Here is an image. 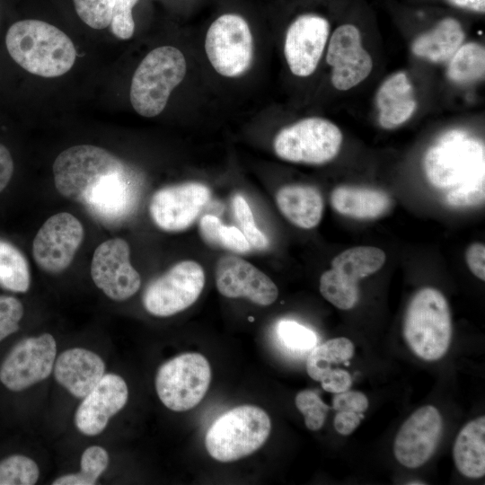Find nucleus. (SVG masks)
I'll return each mask as SVG.
<instances>
[{
	"mask_svg": "<svg viewBox=\"0 0 485 485\" xmlns=\"http://www.w3.org/2000/svg\"><path fill=\"white\" fill-rule=\"evenodd\" d=\"M277 334L285 347L296 352L312 350L318 341L314 331L291 320L280 321Z\"/></svg>",
	"mask_w": 485,
	"mask_h": 485,
	"instance_id": "obj_34",
	"label": "nucleus"
},
{
	"mask_svg": "<svg viewBox=\"0 0 485 485\" xmlns=\"http://www.w3.org/2000/svg\"><path fill=\"white\" fill-rule=\"evenodd\" d=\"M24 308L17 298L0 295V342L19 330Z\"/></svg>",
	"mask_w": 485,
	"mask_h": 485,
	"instance_id": "obj_38",
	"label": "nucleus"
},
{
	"mask_svg": "<svg viewBox=\"0 0 485 485\" xmlns=\"http://www.w3.org/2000/svg\"><path fill=\"white\" fill-rule=\"evenodd\" d=\"M13 173V161L9 150L0 144V192L7 186Z\"/></svg>",
	"mask_w": 485,
	"mask_h": 485,
	"instance_id": "obj_46",
	"label": "nucleus"
},
{
	"mask_svg": "<svg viewBox=\"0 0 485 485\" xmlns=\"http://www.w3.org/2000/svg\"><path fill=\"white\" fill-rule=\"evenodd\" d=\"M39 477L37 463L28 456L13 454L0 462V485H33Z\"/></svg>",
	"mask_w": 485,
	"mask_h": 485,
	"instance_id": "obj_33",
	"label": "nucleus"
},
{
	"mask_svg": "<svg viewBox=\"0 0 485 485\" xmlns=\"http://www.w3.org/2000/svg\"><path fill=\"white\" fill-rule=\"evenodd\" d=\"M353 355L354 344L348 339L340 337L329 340L311 350L306 361L307 374L320 382L334 365L344 364Z\"/></svg>",
	"mask_w": 485,
	"mask_h": 485,
	"instance_id": "obj_28",
	"label": "nucleus"
},
{
	"mask_svg": "<svg viewBox=\"0 0 485 485\" xmlns=\"http://www.w3.org/2000/svg\"><path fill=\"white\" fill-rule=\"evenodd\" d=\"M465 260L471 272L481 279L485 280V246L481 242L471 244L466 250Z\"/></svg>",
	"mask_w": 485,
	"mask_h": 485,
	"instance_id": "obj_43",
	"label": "nucleus"
},
{
	"mask_svg": "<svg viewBox=\"0 0 485 485\" xmlns=\"http://www.w3.org/2000/svg\"><path fill=\"white\" fill-rule=\"evenodd\" d=\"M138 186L126 165L102 177L85 194L81 204L90 215L107 226L127 219L136 207Z\"/></svg>",
	"mask_w": 485,
	"mask_h": 485,
	"instance_id": "obj_15",
	"label": "nucleus"
},
{
	"mask_svg": "<svg viewBox=\"0 0 485 485\" xmlns=\"http://www.w3.org/2000/svg\"><path fill=\"white\" fill-rule=\"evenodd\" d=\"M109 464L107 451L99 445L87 447L82 454L80 471L60 476L54 480L53 485H93L106 471Z\"/></svg>",
	"mask_w": 485,
	"mask_h": 485,
	"instance_id": "obj_31",
	"label": "nucleus"
},
{
	"mask_svg": "<svg viewBox=\"0 0 485 485\" xmlns=\"http://www.w3.org/2000/svg\"><path fill=\"white\" fill-rule=\"evenodd\" d=\"M298 410L304 417V423L312 431L319 430L324 424L330 406L313 390L299 392L295 399Z\"/></svg>",
	"mask_w": 485,
	"mask_h": 485,
	"instance_id": "obj_36",
	"label": "nucleus"
},
{
	"mask_svg": "<svg viewBox=\"0 0 485 485\" xmlns=\"http://www.w3.org/2000/svg\"><path fill=\"white\" fill-rule=\"evenodd\" d=\"M234 216L251 247L264 250L269 245L266 235L256 226L252 211L246 199L240 194L233 198Z\"/></svg>",
	"mask_w": 485,
	"mask_h": 485,
	"instance_id": "obj_35",
	"label": "nucleus"
},
{
	"mask_svg": "<svg viewBox=\"0 0 485 485\" xmlns=\"http://www.w3.org/2000/svg\"><path fill=\"white\" fill-rule=\"evenodd\" d=\"M186 70L185 57L175 47L162 46L150 51L132 77L130 101L134 110L146 118L160 114Z\"/></svg>",
	"mask_w": 485,
	"mask_h": 485,
	"instance_id": "obj_5",
	"label": "nucleus"
},
{
	"mask_svg": "<svg viewBox=\"0 0 485 485\" xmlns=\"http://www.w3.org/2000/svg\"><path fill=\"white\" fill-rule=\"evenodd\" d=\"M128 398L125 380L115 374H105L78 406L75 414L76 428L85 436L101 434L110 419L126 405Z\"/></svg>",
	"mask_w": 485,
	"mask_h": 485,
	"instance_id": "obj_20",
	"label": "nucleus"
},
{
	"mask_svg": "<svg viewBox=\"0 0 485 485\" xmlns=\"http://www.w3.org/2000/svg\"><path fill=\"white\" fill-rule=\"evenodd\" d=\"M423 167L433 187L447 190L448 206L469 207L484 203V145L467 131L454 128L439 136L427 150Z\"/></svg>",
	"mask_w": 485,
	"mask_h": 485,
	"instance_id": "obj_1",
	"label": "nucleus"
},
{
	"mask_svg": "<svg viewBox=\"0 0 485 485\" xmlns=\"http://www.w3.org/2000/svg\"><path fill=\"white\" fill-rule=\"evenodd\" d=\"M403 335L419 357L435 361L445 356L452 339V319L439 290L424 287L412 296L405 313Z\"/></svg>",
	"mask_w": 485,
	"mask_h": 485,
	"instance_id": "obj_3",
	"label": "nucleus"
},
{
	"mask_svg": "<svg viewBox=\"0 0 485 485\" xmlns=\"http://www.w3.org/2000/svg\"><path fill=\"white\" fill-rule=\"evenodd\" d=\"M452 4L470 9L472 11L484 13L485 10V0H447Z\"/></svg>",
	"mask_w": 485,
	"mask_h": 485,
	"instance_id": "obj_47",
	"label": "nucleus"
},
{
	"mask_svg": "<svg viewBox=\"0 0 485 485\" xmlns=\"http://www.w3.org/2000/svg\"><path fill=\"white\" fill-rule=\"evenodd\" d=\"M368 408L366 396L357 391H346L335 393L332 398V409L336 411L349 410L357 413H364Z\"/></svg>",
	"mask_w": 485,
	"mask_h": 485,
	"instance_id": "obj_40",
	"label": "nucleus"
},
{
	"mask_svg": "<svg viewBox=\"0 0 485 485\" xmlns=\"http://www.w3.org/2000/svg\"><path fill=\"white\" fill-rule=\"evenodd\" d=\"M465 38L461 23L454 18L441 20L432 30L419 35L412 43V52L434 63L449 60Z\"/></svg>",
	"mask_w": 485,
	"mask_h": 485,
	"instance_id": "obj_25",
	"label": "nucleus"
},
{
	"mask_svg": "<svg viewBox=\"0 0 485 485\" xmlns=\"http://www.w3.org/2000/svg\"><path fill=\"white\" fill-rule=\"evenodd\" d=\"M124 166L119 158L101 147L74 146L61 152L54 161L55 186L63 197L81 203L102 177Z\"/></svg>",
	"mask_w": 485,
	"mask_h": 485,
	"instance_id": "obj_6",
	"label": "nucleus"
},
{
	"mask_svg": "<svg viewBox=\"0 0 485 485\" xmlns=\"http://www.w3.org/2000/svg\"><path fill=\"white\" fill-rule=\"evenodd\" d=\"M271 422L267 412L254 405H241L220 415L205 436L208 454L228 463L246 457L263 445Z\"/></svg>",
	"mask_w": 485,
	"mask_h": 485,
	"instance_id": "obj_4",
	"label": "nucleus"
},
{
	"mask_svg": "<svg viewBox=\"0 0 485 485\" xmlns=\"http://www.w3.org/2000/svg\"><path fill=\"white\" fill-rule=\"evenodd\" d=\"M210 198L203 183L190 181L160 189L153 195L150 216L157 227L165 232H181L197 219Z\"/></svg>",
	"mask_w": 485,
	"mask_h": 485,
	"instance_id": "obj_14",
	"label": "nucleus"
},
{
	"mask_svg": "<svg viewBox=\"0 0 485 485\" xmlns=\"http://www.w3.org/2000/svg\"><path fill=\"white\" fill-rule=\"evenodd\" d=\"M0 285L13 292L24 293L31 285L28 262L13 244L0 240Z\"/></svg>",
	"mask_w": 485,
	"mask_h": 485,
	"instance_id": "obj_29",
	"label": "nucleus"
},
{
	"mask_svg": "<svg viewBox=\"0 0 485 485\" xmlns=\"http://www.w3.org/2000/svg\"><path fill=\"white\" fill-rule=\"evenodd\" d=\"M204 286L205 272L201 265L191 260H182L146 287L143 304L154 316H172L192 305Z\"/></svg>",
	"mask_w": 485,
	"mask_h": 485,
	"instance_id": "obj_9",
	"label": "nucleus"
},
{
	"mask_svg": "<svg viewBox=\"0 0 485 485\" xmlns=\"http://www.w3.org/2000/svg\"><path fill=\"white\" fill-rule=\"evenodd\" d=\"M362 419L364 413L339 410L334 418V428L339 434L348 436L359 426Z\"/></svg>",
	"mask_w": 485,
	"mask_h": 485,
	"instance_id": "obj_45",
	"label": "nucleus"
},
{
	"mask_svg": "<svg viewBox=\"0 0 485 485\" xmlns=\"http://www.w3.org/2000/svg\"><path fill=\"white\" fill-rule=\"evenodd\" d=\"M137 1L115 0L110 25L117 38L128 40L132 37L135 30L132 9Z\"/></svg>",
	"mask_w": 485,
	"mask_h": 485,
	"instance_id": "obj_39",
	"label": "nucleus"
},
{
	"mask_svg": "<svg viewBox=\"0 0 485 485\" xmlns=\"http://www.w3.org/2000/svg\"><path fill=\"white\" fill-rule=\"evenodd\" d=\"M210 381L211 369L207 359L198 353H184L159 367L155 390L166 408L185 411L201 401Z\"/></svg>",
	"mask_w": 485,
	"mask_h": 485,
	"instance_id": "obj_8",
	"label": "nucleus"
},
{
	"mask_svg": "<svg viewBox=\"0 0 485 485\" xmlns=\"http://www.w3.org/2000/svg\"><path fill=\"white\" fill-rule=\"evenodd\" d=\"M218 292L228 298L244 297L251 302L268 306L278 295L272 279L251 262L234 255L218 259L215 269Z\"/></svg>",
	"mask_w": 485,
	"mask_h": 485,
	"instance_id": "obj_16",
	"label": "nucleus"
},
{
	"mask_svg": "<svg viewBox=\"0 0 485 485\" xmlns=\"http://www.w3.org/2000/svg\"><path fill=\"white\" fill-rule=\"evenodd\" d=\"M447 76L456 83H470L484 76L485 49L476 42L462 44L449 59Z\"/></svg>",
	"mask_w": 485,
	"mask_h": 485,
	"instance_id": "obj_30",
	"label": "nucleus"
},
{
	"mask_svg": "<svg viewBox=\"0 0 485 485\" xmlns=\"http://www.w3.org/2000/svg\"><path fill=\"white\" fill-rule=\"evenodd\" d=\"M5 45L20 66L42 77L66 74L76 57L70 38L56 26L39 20H22L11 25Z\"/></svg>",
	"mask_w": 485,
	"mask_h": 485,
	"instance_id": "obj_2",
	"label": "nucleus"
},
{
	"mask_svg": "<svg viewBox=\"0 0 485 485\" xmlns=\"http://www.w3.org/2000/svg\"><path fill=\"white\" fill-rule=\"evenodd\" d=\"M386 260L385 252L377 247L357 246L347 249L331 260V269L348 284L358 286V281L375 273Z\"/></svg>",
	"mask_w": 485,
	"mask_h": 485,
	"instance_id": "obj_27",
	"label": "nucleus"
},
{
	"mask_svg": "<svg viewBox=\"0 0 485 485\" xmlns=\"http://www.w3.org/2000/svg\"><path fill=\"white\" fill-rule=\"evenodd\" d=\"M223 223L214 215H205L199 221L202 239L210 246L220 248V230Z\"/></svg>",
	"mask_w": 485,
	"mask_h": 485,
	"instance_id": "obj_44",
	"label": "nucleus"
},
{
	"mask_svg": "<svg viewBox=\"0 0 485 485\" xmlns=\"http://www.w3.org/2000/svg\"><path fill=\"white\" fill-rule=\"evenodd\" d=\"M320 383L324 391L331 393H340L349 390L352 385V377L342 368H331Z\"/></svg>",
	"mask_w": 485,
	"mask_h": 485,
	"instance_id": "obj_42",
	"label": "nucleus"
},
{
	"mask_svg": "<svg viewBox=\"0 0 485 485\" xmlns=\"http://www.w3.org/2000/svg\"><path fill=\"white\" fill-rule=\"evenodd\" d=\"M57 343L49 333L19 341L0 366V382L21 392L48 378L53 371Z\"/></svg>",
	"mask_w": 485,
	"mask_h": 485,
	"instance_id": "obj_11",
	"label": "nucleus"
},
{
	"mask_svg": "<svg viewBox=\"0 0 485 485\" xmlns=\"http://www.w3.org/2000/svg\"><path fill=\"white\" fill-rule=\"evenodd\" d=\"M319 288L321 295L340 310L352 309L359 300L358 286L345 282L331 269L322 274Z\"/></svg>",
	"mask_w": 485,
	"mask_h": 485,
	"instance_id": "obj_32",
	"label": "nucleus"
},
{
	"mask_svg": "<svg viewBox=\"0 0 485 485\" xmlns=\"http://www.w3.org/2000/svg\"><path fill=\"white\" fill-rule=\"evenodd\" d=\"M276 203L281 214L302 229L314 228L322 218V196L315 187L310 185L281 187L276 193Z\"/></svg>",
	"mask_w": 485,
	"mask_h": 485,
	"instance_id": "obj_23",
	"label": "nucleus"
},
{
	"mask_svg": "<svg viewBox=\"0 0 485 485\" xmlns=\"http://www.w3.org/2000/svg\"><path fill=\"white\" fill-rule=\"evenodd\" d=\"M53 371L61 386L73 396L83 399L105 375V363L93 351L72 348L56 358Z\"/></svg>",
	"mask_w": 485,
	"mask_h": 485,
	"instance_id": "obj_21",
	"label": "nucleus"
},
{
	"mask_svg": "<svg viewBox=\"0 0 485 485\" xmlns=\"http://www.w3.org/2000/svg\"><path fill=\"white\" fill-rule=\"evenodd\" d=\"M343 136L332 122L306 118L281 129L274 138L276 154L288 162L323 164L340 152Z\"/></svg>",
	"mask_w": 485,
	"mask_h": 485,
	"instance_id": "obj_7",
	"label": "nucleus"
},
{
	"mask_svg": "<svg viewBox=\"0 0 485 485\" xmlns=\"http://www.w3.org/2000/svg\"><path fill=\"white\" fill-rule=\"evenodd\" d=\"M91 276L95 286L114 301L128 299L141 286L140 275L130 263L129 245L121 238L109 239L95 249Z\"/></svg>",
	"mask_w": 485,
	"mask_h": 485,
	"instance_id": "obj_13",
	"label": "nucleus"
},
{
	"mask_svg": "<svg viewBox=\"0 0 485 485\" xmlns=\"http://www.w3.org/2000/svg\"><path fill=\"white\" fill-rule=\"evenodd\" d=\"M330 32L328 21L316 14L298 16L288 27L284 52L291 72L305 77L316 69Z\"/></svg>",
	"mask_w": 485,
	"mask_h": 485,
	"instance_id": "obj_19",
	"label": "nucleus"
},
{
	"mask_svg": "<svg viewBox=\"0 0 485 485\" xmlns=\"http://www.w3.org/2000/svg\"><path fill=\"white\" fill-rule=\"evenodd\" d=\"M207 58L221 75L236 77L251 65L253 40L247 22L240 15L226 13L210 25L205 40Z\"/></svg>",
	"mask_w": 485,
	"mask_h": 485,
	"instance_id": "obj_10",
	"label": "nucleus"
},
{
	"mask_svg": "<svg viewBox=\"0 0 485 485\" xmlns=\"http://www.w3.org/2000/svg\"><path fill=\"white\" fill-rule=\"evenodd\" d=\"M442 417L427 405L412 413L399 429L393 445L398 462L408 467L423 465L434 454L442 434Z\"/></svg>",
	"mask_w": 485,
	"mask_h": 485,
	"instance_id": "obj_17",
	"label": "nucleus"
},
{
	"mask_svg": "<svg viewBox=\"0 0 485 485\" xmlns=\"http://www.w3.org/2000/svg\"><path fill=\"white\" fill-rule=\"evenodd\" d=\"M375 103L382 128L392 129L405 123L417 108L413 88L407 75L397 72L390 75L379 87Z\"/></svg>",
	"mask_w": 485,
	"mask_h": 485,
	"instance_id": "obj_22",
	"label": "nucleus"
},
{
	"mask_svg": "<svg viewBox=\"0 0 485 485\" xmlns=\"http://www.w3.org/2000/svg\"><path fill=\"white\" fill-rule=\"evenodd\" d=\"M330 201L339 214L356 219H375L391 207L390 196L384 190L341 185L331 194Z\"/></svg>",
	"mask_w": 485,
	"mask_h": 485,
	"instance_id": "obj_24",
	"label": "nucleus"
},
{
	"mask_svg": "<svg viewBox=\"0 0 485 485\" xmlns=\"http://www.w3.org/2000/svg\"><path fill=\"white\" fill-rule=\"evenodd\" d=\"M115 0H74L80 19L93 29L101 30L110 24Z\"/></svg>",
	"mask_w": 485,
	"mask_h": 485,
	"instance_id": "obj_37",
	"label": "nucleus"
},
{
	"mask_svg": "<svg viewBox=\"0 0 485 485\" xmlns=\"http://www.w3.org/2000/svg\"><path fill=\"white\" fill-rule=\"evenodd\" d=\"M220 248L237 253H245L251 250V245L241 229L223 224L220 230Z\"/></svg>",
	"mask_w": 485,
	"mask_h": 485,
	"instance_id": "obj_41",
	"label": "nucleus"
},
{
	"mask_svg": "<svg viewBox=\"0 0 485 485\" xmlns=\"http://www.w3.org/2000/svg\"><path fill=\"white\" fill-rule=\"evenodd\" d=\"M84 227L70 213L51 216L39 229L33 242L32 255L44 271L57 274L67 269L84 240Z\"/></svg>",
	"mask_w": 485,
	"mask_h": 485,
	"instance_id": "obj_12",
	"label": "nucleus"
},
{
	"mask_svg": "<svg viewBox=\"0 0 485 485\" xmlns=\"http://www.w3.org/2000/svg\"><path fill=\"white\" fill-rule=\"evenodd\" d=\"M326 61L332 66L331 84L340 91L357 85L373 68L372 57L362 47L360 31L352 24L340 25L334 31Z\"/></svg>",
	"mask_w": 485,
	"mask_h": 485,
	"instance_id": "obj_18",
	"label": "nucleus"
},
{
	"mask_svg": "<svg viewBox=\"0 0 485 485\" xmlns=\"http://www.w3.org/2000/svg\"><path fill=\"white\" fill-rule=\"evenodd\" d=\"M454 463L464 476L478 479L485 473V418L467 423L459 432L453 450Z\"/></svg>",
	"mask_w": 485,
	"mask_h": 485,
	"instance_id": "obj_26",
	"label": "nucleus"
}]
</instances>
